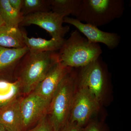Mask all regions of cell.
<instances>
[{
    "mask_svg": "<svg viewBox=\"0 0 131 131\" xmlns=\"http://www.w3.org/2000/svg\"><path fill=\"white\" fill-rule=\"evenodd\" d=\"M59 62L58 52L33 53L28 51L16 68V80L20 82L22 92L26 95L31 93L51 68Z\"/></svg>",
    "mask_w": 131,
    "mask_h": 131,
    "instance_id": "6da1fadb",
    "label": "cell"
},
{
    "mask_svg": "<svg viewBox=\"0 0 131 131\" xmlns=\"http://www.w3.org/2000/svg\"><path fill=\"white\" fill-rule=\"evenodd\" d=\"M58 52L60 62L68 67L81 68L101 57L102 50L99 44L90 42L77 30L64 40Z\"/></svg>",
    "mask_w": 131,
    "mask_h": 131,
    "instance_id": "7a4b0ae2",
    "label": "cell"
},
{
    "mask_svg": "<svg viewBox=\"0 0 131 131\" xmlns=\"http://www.w3.org/2000/svg\"><path fill=\"white\" fill-rule=\"evenodd\" d=\"M76 89V72L73 68L61 81L49 105L47 116L56 131L69 122Z\"/></svg>",
    "mask_w": 131,
    "mask_h": 131,
    "instance_id": "3957f363",
    "label": "cell"
},
{
    "mask_svg": "<svg viewBox=\"0 0 131 131\" xmlns=\"http://www.w3.org/2000/svg\"><path fill=\"white\" fill-rule=\"evenodd\" d=\"M123 0H82L75 18L95 26L109 24L124 14Z\"/></svg>",
    "mask_w": 131,
    "mask_h": 131,
    "instance_id": "277c9868",
    "label": "cell"
},
{
    "mask_svg": "<svg viewBox=\"0 0 131 131\" xmlns=\"http://www.w3.org/2000/svg\"><path fill=\"white\" fill-rule=\"evenodd\" d=\"M101 57L88 65L78 68L77 84L88 90L100 103L103 99L107 83V74Z\"/></svg>",
    "mask_w": 131,
    "mask_h": 131,
    "instance_id": "5b68a950",
    "label": "cell"
},
{
    "mask_svg": "<svg viewBox=\"0 0 131 131\" xmlns=\"http://www.w3.org/2000/svg\"><path fill=\"white\" fill-rule=\"evenodd\" d=\"M78 86L69 122H75L83 128L98 112L100 103L87 88Z\"/></svg>",
    "mask_w": 131,
    "mask_h": 131,
    "instance_id": "8992f818",
    "label": "cell"
},
{
    "mask_svg": "<svg viewBox=\"0 0 131 131\" xmlns=\"http://www.w3.org/2000/svg\"><path fill=\"white\" fill-rule=\"evenodd\" d=\"M64 17L52 11L39 12L24 16L19 26L35 25L47 31L52 38L61 39L70 30L69 26L63 25Z\"/></svg>",
    "mask_w": 131,
    "mask_h": 131,
    "instance_id": "52a82bcc",
    "label": "cell"
},
{
    "mask_svg": "<svg viewBox=\"0 0 131 131\" xmlns=\"http://www.w3.org/2000/svg\"><path fill=\"white\" fill-rule=\"evenodd\" d=\"M27 95L20 105L23 131L47 115L50 103L33 91Z\"/></svg>",
    "mask_w": 131,
    "mask_h": 131,
    "instance_id": "ba28073f",
    "label": "cell"
},
{
    "mask_svg": "<svg viewBox=\"0 0 131 131\" xmlns=\"http://www.w3.org/2000/svg\"><path fill=\"white\" fill-rule=\"evenodd\" d=\"M63 21L64 23L75 27L78 31L83 34L91 43L103 44L110 50L117 48L120 43L121 38L117 33L104 31L97 27L83 23L72 17H64Z\"/></svg>",
    "mask_w": 131,
    "mask_h": 131,
    "instance_id": "9c48e42d",
    "label": "cell"
},
{
    "mask_svg": "<svg viewBox=\"0 0 131 131\" xmlns=\"http://www.w3.org/2000/svg\"><path fill=\"white\" fill-rule=\"evenodd\" d=\"M72 69L58 62L51 68L33 92L50 103L61 81Z\"/></svg>",
    "mask_w": 131,
    "mask_h": 131,
    "instance_id": "30bf717a",
    "label": "cell"
},
{
    "mask_svg": "<svg viewBox=\"0 0 131 131\" xmlns=\"http://www.w3.org/2000/svg\"><path fill=\"white\" fill-rule=\"evenodd\" d=\"M18 98L0 109V123L7 131H23Z\"/></svg>",
    "mask_w": 131,
    "mask_h": 131,
    "instance_id": "8fae6325",
    "label": "cell"
},
{
    "mask_svg": "<svg viewBox=\"0 0 131 131\" xmlns=\"http://www.w3.org/2000/svg\"><path fill=\"white\" fill-rule=\"evenodd\" d=\"M28 51L26 46L19 49L0 46V74L13 73L21 59Z\"/></svg>",
    "mask_w": 131,
    "mask_h": 131,
    "instance_id": "7c38bea8",
    "label": "cell"
},
{
    "mask_svg": "<svg viewBox=\"0 0 131 131\" xmlns=\"http://www.w3.org/2000/svg\"><path fill=\"white\" fill-rule=\"evenodd\" d=\"M26 46L29 51L33 53L47 51H57L63 45L65 39L52 38L47 40L42 38H29L25 32L22 30Z\"/></svg>",
    "mask_w": 131,
    "mask_h": 131,
    "instance_id": "4fadbf2b",
    "label": "cell"
},
{
    "mask_svg": "<svg viewBox=\"0 0 131 131\" xmlns=\"http://www.w3.org/2000/svg\"><path fill=\"white\" fill-rule=\"evenodd\" d=\"M0 46L19 49L25 47L22 30L4 25L0 27Z\"/></svg>",
    "mask_w": 131,
    "mask_h": 131,
    "instance_id": "5bb4252c",
    "label": "cell"
},
{
    "mask_svg": "<svg viewBox=\"0 0 131 131\" xmlns=\"http://www.w3.org/2000/svg\"><path fill=\"white\" fill-rule=\"evenodd\" d=\"M21 91V84L18 80H0V109L18 99Z\"/></svg>",
    "mask_w": 131,
    "mask_h": 131,
    "instance_id": "9a60e30c",
    "label": "cell"
},
{
    "mask_svg": "<svg viewBox=\"0 0 131 131\" xmlns=\"http://www.w3.org/2000/svg\"><path fill=\"white\" fill-rule=\"evenodd\" d=\"M0 13L5 25L12 27H18L24 18L21 12L12 7L9 0H0Z\"/></svg>",
    "mask_w": 131,
    "mask_h": 131,
    "instance_id": "2e32d148",
    "label": "cell"
},
{
    "mask_svg": "<svg viewBox=\"0 0 131 131\" xmlns=\"http://www.w3.org/2000/svg\"><path fill=\"white\" fill-rule=\"evenodd\" d=\"M82 0H50L51 11L64 17L77 13Z\"/></svg>",
    "mask_w": 131,
    "mask_h": 131,
    "instance_id": "e0dca14e",
    "label": "cell"
},
{
    "mask_svg": "<svg viewBox=\"0 0 131 131\" xmlns=\"http://www.w3.org/2000/svg\"><path fill=\"white\" fill-rule=\"evenodd\" d=\"M50 0H24L21 13L23 16L50 11Z\"/></svg>",
    "mask_w": 131,
    "mask_h": 131,
    "instance_id": "ac0fdd59",
    "label": "cell"
},
{
    "mask_svg": "<svg viewBox=\"0 0 131 131\" xmlns=\"http://www.w3.org/2000/svg\"><path fill=\"white\" fill-rule=\"evenodd\" d=\"M29 131H56L49 121L47 115L40 120L35 127Z\"/></svg>",
    "mask_w": 131,
    "mask_h": 131,
    "instance_id": "d6986e66",
    "label": "cell"
},
{
    "mask_svg": "<svg viewBox=\"0 0 131 131\" xmlns=\"http://www.w3.org/2000/svg\"><path fill=\"white\" fill-rule=\"evenodd\" d=\"M82 131H109L103 124L95 121L90 120L82 129Z\"/></svg>",
    "mask_w": 131,
    "mask_h": 131,
    "instance_id": "ffe728a7",
    "label": "cell"
},
{
    "mask_svg": "<svg viewBox=\"0 0 131 131\" xmlns=\"http://www.w3.org/2000/svg\"><path fill=\"white\" fill-rule=\"evenodd\" d=\"M82 129L75 122H68L60 131H82Z\"/></svg>",
    "mask_w": 131,
    "mask_h": 131,
    "instance_id": "44dd1931",
    "label": "cell"
},
{
    "mask_svg": "<svg viewBox=\"0 0 131 131\" xmlns=\"http://www.w3.org/2000/svg\"><path fill=\"white\" fill-rule=\"evenodd\" d=\"M12 7L18 12H21L23 7L24 0H9Z\"/></svg>",
    "mask_w": 131,
    "mask_h": 131,
    "instance_id": "7402d4cb",
    "label": "cell"
},
{
    "mask_svg": "<svg viewBox=\"0 0 131 131\" xmlns=\"http://www.w3.org/2000/svg\"><path fill=\"white\" fill-rule=\"evenodd\" d=\"M5 25V23L3 20L1 15V13H0V27L2 26L3 25Z\"/></svg>",
    "mask_w": 131,
    "mask_h": 131,
    "instance_id": "603a6c76",
    "label": "cell"
},
{
    "mask_svg": "<svg viewBox=\"0 0 131 131\" xmlns=\"http://www.w3.org/2000/svg\"><path fill=\"white\" fill-rule=\"evenodd\" d=\"M0 131H7L5 127L0 123Z\"/></svg>",
    "mask_w": 131,
    "mask_h": 131,
    "instance_id": "cb8c5ba5",
    "label": "cell"
}]
</instances>
